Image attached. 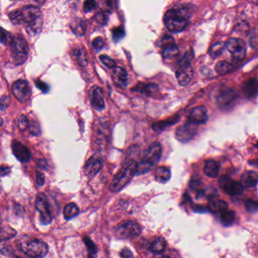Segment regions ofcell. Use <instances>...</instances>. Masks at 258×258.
Masks as SVG:
<instances>
[{"label": "cell", "mask_w": 258, "mask_h": 258, "mask_svg": "<svg viewBox=\"0 0 258 258\" xmlns=\"http://www.w3.org/2000/svg\"><path fill=\"white\" fill-rule=\"evenodd\" d=\"M220 214H221L220 220H221L223 226L228 227V226H232L233 224L235 218V214L233 211L227 209L220 213Z\"/></svg>", "instance_id": "obj_30"}, {"label": "cell", "mask_w": 258, "mask_h": 258, "mask_svg": "<svg viewBox=\"0 0 258 258\" xmlns=\"http://www.w3.org/2000/svg\"><path fill=\"white\" fill-rule=\"evenodd\" d=\"M12 91L15 97L22 102L25 103L29 99L31 96V90L28 82L24 80H19L13 84L12 87Z\"/></svg>", "instance_id": "obj_15"}, {"label": "cell", "mask_w": 258, "mask_h": 258, "mask_svg": "<svg viewBox=\"0 0 258 258\" xmlns=\"http://www.w3.org/2000/svg\"><path fill=\"white\" fill-rule=\"evenodd\" d=\"M226 47L235 59L240 61L245 58L246 44L241 39H229L226 43Z\"/></svg>", "instance_id": "obj_10"}, {"label": "cell", "mask_w": 258, "mask_h": 258, "mask_svg": "<svg viewBox=\"0 0 258 258\" xmlns=\"http://www.w3.org/2000/svg\"><path fill=\"white\" fill-rule=\"evenodd\" d=\"M90 102L92 106L98 111H102L105 108L103 90L97 86L92 87L90 91Z\"/></svg>", "instance_id": "obj_17"}, {"label": "cell", "mask_w": 258, "mask_h": 258, "mask_svg": "<svg viewBox=\"0 0 258 258\" xmlns=\"http://www.w3.org/2000/svg\"><path fill=\"white\" fill-rule=\"evenodd\" d=\"M246 210L249 213H256L258 211V202L253 199H247L245 202Z\"/></svg>", "instance_id": "obj_39"}, {"label": "cell", "mask_w": 258, "mask_h": 258, "mask_svg": "<svg viewBox=\"0 0 258 258\" xmlns=\"http://www.w3.org/2000/svg\"><path fill=\"white\" fill-rule=\"evenodd\" d=\"M11 1H14V0H11Z\"/></svg>", "instance_id": "obj_56"}, {"label": "cell", "mask_w": 258, "mask_h": 258, "mask_svg": "<svg viewBox=\"0 0 258 258\" xmlns=\"http://www.w3.org/2000/svg\"><path fill=\"white\" fill-rule=\"evenodd\" d=\"M16 235H17V232L16 229L10 226H4L1 230V240L7 241L14 238Z\"/></svg>", "instance_id": "obj_32"}, {"label": "cell", "mask_w": 258, "mask_h": 258, "mask_svg": "<svg viewBox=\"0 0 258 258\" xmlns=\"http://www.w3.org/2000/svg\"><path fill=\"white\" fill-rule=\"evenodd\" d=\"M19 248L30 257H43L49 252L47 244L37 238H26L21 239L18 243Z\"/></svg>", "instance_id": "obj_5"}, {"label": "cell", "mask_w": 258, "mask_h": 258, "mask_svg": "<svg viewBox=\"0 0 258 258\" xmlns=\"http://www.w3.org/2000/svg\"><path fill=\"white\" fill-rule=\"evenodd\" d=\"M120 256L123 258L133 257V256H134V253H132V251H131L129 248L125 247V248H123V250H121V252H120Z\"/></svg>", "instance_id": "obj_50"}, {"label": "cell", "mask_w": 258, "mask_h": 258, "mask_svg": "<svg viewBox=\"0 0 258 258\" xmlns=\"http://www.w3.org/2000/svg\"><path fill=\"white\" fill-rule=\"evenodd\" d=\"M111 79L116 87L125 89L128 85V74L123 68L115 67L111 72Z\"/></svg>", "instance_id": "obj_19"}, {"label": "cell", "mask_w": 258, "mask_h": 258, "mask_svg": "<svg viewBox=\"0 0 258 258\" xmlns=\"http://www.w3.org/2000/svg\"><path fill=\"white\" fill-rule=\"evenodd\" d=\"M11 171V168L9 166L2 165L1 166V175L2 176H6Z\"/></svg>", "instance_id": "obj_51"}, {"label": "cell", "mask_w": 258, "mask_h": 258, "mask_svg": "<svg viewBox=\"0 0 258 258\" xmlns=\"http://www.w3.org/2000/svg\"><path fill=\"white\" fill-rule=\"evenodd\" d=\"M208 119V110L205 107L199 106L191 109L188 114V121L195 124H203Z\"/></svg>", "instance_id": "obj_18"}, {"label": "cell", "mask_w": 258, "mask_h": 258, "mask_svg": "<svg viewBox=\"0 0 258 258\" xmlns=\"http://www.w3.org/2000/svg\"><path fill=\"white\" fill-rule=\"evenodd\" d=\"M191 52H187L176 69V76L180 86H186L192 80L194 72L191 66Z\"/></svg>", "instance_id": "obj_7"}, {"label": "cell", "mask_w": 258, "mask_h": 258, "mask_svg": "<svg viewBox=\"0 0 258 258\" xmlns=\"http://www.w3.org/2000/svg\"><path fill=\"white\" fill-rule=\"evenodd\" d=\"M84 242L87 245L90 256H95L97 253V247L94 242L88 236L84 237Z\"/></svg>", "instance_id": "obj_38"}, {"label": "cell", "mask_w": 258, "mask_h": 258, "mask_svg": "<svg viewBox=\"0 0 258 258\" xmlns=\"http://www.w3.org/2000/svg\"><path fill=\"white\" fill-rule=\"evenodd\" d=\"M171 173L170 169L166 167H159L156 169L155 173V178L160 183H166L170 180Z\"/></svg>", "instance_id": "obj_26"}, {"label": "cell", "mask_w": 258, "mask_h": 258, "mask_svg": "<svg viewBox=\"0 0 258 258\" xmlns=\"http://www.w3.org/2000/svg\"><path fill=\"white\" fill-rule=\"evenodd\" d=\"M190 12L185 7H176L168 10L164 18V24L173 33L184 31L189 24Z\"/></svg>", "instance_id": "obj_1"}, {"label": "cell", "mask_w": 258, "mask_h": 258, "mask_svg": "<svg viewBox=\"0 0 258 258\" xmlns=\"http://www.w3.org/2000/svg\"><path fill=\"white\" fill-rule=\"evenodd\" d=\"M161 155H162L161 145L158 142L152 143L146 149L143 158L138 164L137 174H144L149 172L152 167H155L159 162Z\"/></svg>", "instance_id": "obj_4"}, {"label": "cell", "mask_w": 258, "mask_h": 258, "mask_svg": "<svg viewBox=\"0 0 258 258\" xmlns=\"http://www.w3.org/2000/svg\"><path fill=\"white\" fill-rule=\"evenodd\" d=\"M219 184L221 189L230 196H239L242 193L244 188L241 182H237L226 176L220 179Z\"/></svg>", "instance_id": "obj_12"}, {"label": "cell", "mask_w": 258, "mask_h": 258, "mask_svg": "<svg viewBox=\"0 0 258 258\" xmlns=\"http://www.w3.org/2000/svg\"><path fill=\"white\" fill-rule=\"evenodd\" d=\"M241 182L246 188L255 186L258 183V173L251 170L244 172L241 176Z\"/></svg>", "instance_id": "obj_23"}, {"label": "cell", "mask_w": 258, "mask_h": 258, "mask_svg": "<svg viewBox=\"0 0 258 258\" xmlns=\"http://www.w3.org/2000/svg\"><path fill=\"white\" fill-rule=\"evenodd\" d=\"M167 243L164 238L158 237L149 244V249L154 253H161L165 250Z\"/></svg>", "instance_id": "obj_25"}, {"label": "cell", "mask_w": 258, "mask_h": 258, "mask_svg": "<svg viewBox=\"0 0 258 258\" xmlns=\"http://www.w3.org/2000/svg\"><path fill=\"white\" fill-rule=\"evenodd\" d=\"M12 46V53L16 66H21L27 61L29 55V47L26 40L21 37L16 36L13 39Z\"/></svg>", "instance_id": "obj_8"}, {"label": "cell", "mask_w": 258, "mask_h": 258, "mask_svg": "<svg viewBox=\"0 0 258 258\" xmlns=\"http://www.w3.org/2000/svg\"><path fill=\"white\" fill-rule=\"evenodd\" d=\"M115 1L116 0H107V3H108V7H111V8H113L115 5Z\"/></svg>", "instance_id": "obj_53"}, {"label": "cell", "mask_w": 258, "mask_h": 258, "mask_svg": "<svg viewBox=\"0 0 258 258\" xmlns=\"http://www.w3.org/2000/svg\"><path fill=\"white\" fill-rule=\"evenodd\" d=\"M232 64L226 61H221L216 66V72L220 75L228 73L232 69Z\"/></svg>", "instance_id": "obj_34"}, {"label": "cell", "mask_w": 258, "mask_h": 258, "mask_svg": "<svg viewBox=\"0 0 258 258\" xmlns=\"http://www.w3.org/2000/svg\"><path fill=\"white\" fill-rule=\"evenodd\" d=\"M79 212L80 209L78 205L75 203H70L64 207L63 214H64L66 220H70L73 219L74 217H76L79 214Z\"/></svg>", "instance_id": "obj_29"}, {"label": "cell", "mask_w": 258, "mask_h": 258, "mask_svg": "<svg viewBox=\"0 0 258 258\" xmlns=\"http://www.w3.org/2000/svg\"><path fill=\"white\" fill-rule=\"evenodd\" d=\"M100 60L106 66L108 69H113L116 67V62L112 58L106 55H102L100 56Z\"/></svg>", "instance_id": "obj_41"}, {"label": "cell", "mask_w": 258, "mask_h": 258, "mask_svg": "<svg viewBox=\"0 0 258 258\" xmlns=\"http://www.w3.org/2000/svg\"><path fill=\"white\" fill-rule=\"evenodd\" d=\"M35 206L40 214V220L43 225H48L52 223L54 218L52 205L49 198L44 193L37 195Z\"/></svg>", "instance_id": "obj_6"}, {"label": "cell", "mask_w": 258, "mask_h": 258, "mask_svg": "<svg viewBox=\"0 0 258 258\" xmlns=\"http://www.w3.org/2000/svg\"><path fill=\"white\" fill-rule=\"evenodd\" d=\"M112 35L114 41H119V40H121L123 36H124V31H123L121 27H119V28L113 30Z\"/></svg>", "instance_id": "obj_44"}, {"label": "cell", "mask_w": 258, "mask_h": 258, "mask_svg": "<svg viewBox=\"0 0 258 258\" xmlns=\"http://www.w3.org/2000/svg\"><path fill=\"white\" fill-rule=\"evenodd\" d=\"M46 182V177H45L44 173L42 172L37 171V184L39 187H42L44 185Z\"/></svg>", "instance_id": "obj_46"}, {"label": "cell", "mask_w": 258, "mask_h": 258, "mask_svg": "<svg viewBox=\"0 0 258 258\" xmlns=\"http://www.w3.org/2000/svg\"><path fill=\"white\" fill-rule=\"evenodd\" d=\"M38 166L41 169H46V161H43V160H39Z\"/></svg>", "instance_id": "obj_52"}, {"label": "cell", "mask_w": 258, "mask_h": 258, "mask_svg": "<svg viewBox=\"0 0 258 258\" xmlns=\"http://www.w3.org/2000/svg\"><path fill=\"white\" fill-rule=\"evenodd\" d=\"M142 228L137 222L128 220L116 226L114 234L120 239H131L140 236Z\"/></svg>", "instance_id": "obj_9"}, {"label": "cell", "mask_w": 258, "mask_h": 258, "mask_svg": "<svg viewBox=\"0 0 258 258\" xmlns=\"http://www.w3.org/2000/svg\"><path fill=\"white\" fill-rule=\"evenodd\" d=\"M102 167V161L100 158L93 157L87 161L85 165L86 173L90 177H93L96 176Z\"/></svg>", "instance_id": "obj_20"}, {"label": "cell", "mask_w": 258, "mask_h": 258, "mask_svg": "<svg viewBox=\"0 0 258 258\" xmlns=\"http://www.w3.org/2000/svg\"><path fill=\"white\" fill-rule=\"evenodd\" d=\"M71 29L78 37H83L86 33V23L82 19H76L71 25Z\"/></svg>", "instance_id": "obj_28"}, {"label": "cell", "mask_w": 258, "mask_h": 258, "mask_svg": "<svg viewBox=\"0 0 258 258\" xmlns=\"http://www.w3.org/2000/svg\"><path fill=\"white\" fill-rule=\"evenodd\" d=\"M36 86L41 90L43 93H46L48 91H49V87H48L47 84H45L44 82H42L40 81H37L36 82Z\"/></svg>", "instance_id": "obj_49"}, {"label": "cell", "mask_w": 258, "mask_h": 258, "mask_svg": "<svg viewBox=\"0 0 258 258\" xmlns=\"http://www.w3.org/2000/svg\"><path fill=\"white\" fill-rule=\"evenodd\" d=\"M30 120L26 115L23 114L19 118V127L22 131H25L28 129L29 126Z\"/></svg>", "instance_id": "obj_42"}, {"label": "cell", "mask_w": 258, "mask_h": 258, "mask_svg": "<svg viewBox=\"0 0 258 258\" xmlns=\"http://www.w3.org/2000/svg\"><path fill=\"white\" fill-rule=\"evenodd\" d=\"M225 47H226V44H224L223 43H215V44L211 48V49H210V55H211L212 58H217V57L220 56V55L223 54Z\"/></svg>", "instance_id": "obj_33"}, {"label": "cell", "mask_w": 258, "mask_h": 258, "mask_svg": "<svg viewBox=\"0 0 258 258\" xmlns=\"http://www.w3.org/2000/svg\"><path fill=\"white\" fill-rule=\"evenodd\" d=\"M77 60L78 64L81 67L85 68L88 66V59H87V52L84 49H79L76 52Z\"/></svg>", "instance_id": "obj_35"}, {"label": "cell", "mask_w": 258, "mask_h": 258, "mask_svg": "<svg viewBox=\"0 0 258 258\" xmlns=\"http://www.w3.org/2000/svg\"><path fill=\"white\" fill-rule=\"evenodd\" d=\"M138 163L134 158H127L117 174L113 178L110 185V190L112 192H117L123 189L133 179L137 172Z\"/></svg>", "instance_id": "obj_3"}, {"label": "cell", "mask_w": 258, "mask_h": 258, "mask_svg": "<svg viewBox=\"0 0 258 258\" xmlns=\"http://www.w3.org/2000/svg\"><path fill=\"white\" fill-rule=\"evenodd\" d=\"M96 22L102 25H106L108 22V16L105 13H99L96 16Z\"/></svg>", "instance_id": "obj_47"}, {"label": "cell", "mask_w": 258, "mask_h": 258, "mask_svg": "<svg viewBox=\"0 0 258 258\" xmlns=\"http://www.w3.org/2000/svg\"><path fill=\"white\" fill-rule=\"evenodd\" d=\"M237 94L232 89L224 88L220 90L217 96V103L223 109H229L232 108L236 102Z\"/></svg>", "instance_id": "obj_13"}, {"label": "cell", "mask_w": 258, "mask_h": 258, "mask_svg": "<svg viewBox=\"0 0 258 258\" xmlns=\"http://www.w3.org/2000/svg\"><path fill=\"white\" fill-rule=\"evenodd\" d=\"M242 89L248 99H253L258 95V81L254 78L247 80L243 84Z\"/></svg>", "instance_id": "obj_21"}, {"label": "cell", "mask_w": 258, "mask_h": 258, "mask_svg": "<svg viewBox=\"0 0 258 258\" xmlns=\"http://www.w3.org/2000/svg\"><path fill=\"white\" fill-rule=\"evenodd\" d=\"M22 15L25 29L30 37H37L43 30V16L37 7L27 6L22 9Z\"/></svg>", "instance_id": "obj_2"}, {"label": "cell", "mask_w": 258, "mask_h": 258, "mask_svg": "<svg viewBox=\"0 0 258 258\" xmlns=\"http://www.w3.org/2000/svg\"><path fill=\"white\" fill-rule=\"evenodd\" d=\"M28 129L30 130L31 134H32L33 136H35V137L40 135V133H41L40 124H39L37 121H35V120H31V121H30Z\"/></svg>", "instance_id": "obj_40"}, {"label": "cell", "mask_w": 258, "mask_h": 258, "mask_svg": "<svg viewBox=\"0 0 258 258\" xmlns=\"http://www.w3.org/2000/svg\"><path fill=\"white\" fill-rule=\"evenodd\" d=\"M196 125L188 121L179 126L176 131V138L181 143H188L197 134L198 128Z\"/></svg>", "instance_id": "obj_14"}, {"label": "cell", "mask_w": 258, "mask_h": 258, "mask_svg": "<svg viewBox=\"0 0 258 258\" xmlns=\"http://www.w3.org/2000/svg\"><path fill=\"white\" fill-rule=\"evenodd\" d=\"M10 103V99L9 96H4L1 99V111H4Z\"/></svg>", "instance_id": "obj_48"}, {"label": "cell", "mask_w": 258, "mask_h": 258, "mask_svg": "<svg viewBox=\"0 0 258 258\" xmlns=\"http://www.w3.org/2000/svg\"><path fill=\"white\" fill-rule=\"evenodd\" d=\"M92 45L96 50H101L104 47V40L102 37H96L92 42Z\"/></svg>", "instance_id": "obj_45"}, {"label": "cell", "mask_w": 258, "mask_h": 258, "mask_svg": "<svg viewBox=\"0 0 258 258\" xmlns=\"http://www.w3.org/2000/svg\"><path fill=\"white\" fill-rule=\"evenodd\" d=\"M132 91L135 93H140L146 96H153L158 92V87L155 84H137L135 87L132 88Z\"/></svg>", "instance_id": "obj_22"}, {"label": "cell", "mask_w": 258, "mask_h": 258, "mask_svg": "<svg viewBox=\"0 0 258 258\" xmlns=\"http://www.w3.org/2000/svg\"><path fill=\"white\" fill-rule=\"evenodd\" d=\"M220 164L215 161H207L205 163V167H204V173L208 177L214 178L218 176L219 173H220Z\"/></svg>", "instance_id": "obj_24"}, {"label": "cell", "mask_w": 258, "mask_h": 258, "mask_svg": "<svg viewBox=\"0 0 258 258\" xmlns=\"http://www.w3.org/2000/svg\"><path fill=\"white\" fill-rule=\"evenodd\" d=\"M10 20L15 25H19L23 23V19H22V11L20 10H13V12L9 15Z\"/></svg>", "instance_id": "obj_36"}, {"label": "cell", "mask_w": 258, "mask_h": 258, "mask_svg": "<svg viewBox=\"0 0 258 258\" xmlns=\"http://www.w3.org/2000/svg\"><path fill=\"white\" fill-rule=\"evenodd\" d=\"M250 164H252V165L258 167V159L255 160V161H251V162H250Z\"/></svg>", "instance_id": "obj_54"}, {"label": "cell", "mask_w": 258, "mask_h": 258, "mask_svg": "<svg viewBox=\"0 0 258 258\" xmlns=\"http://www.w3.org/2000/svg\"><path fill=\"white\" fill-rule=\"evenodd\" d=\"M97 3L95 0H86L84 4V10L86 13H90L96 9Z\"/></svg>", "instance_id": "obj_43"}, {"label": "cell", "mask_w": 258, "mask_h": 258, "mask_svg": "<svg viewBox=\"0 0 258 258\" xmlns=\"http://www.w3.org/2000/svg\"><path fill=\"white\" fill-rule=\"evenodd\" d=\"M178 118H179L178 116H174V117H172V118L167 119V120H163V121L157 122V123H155L152 125V128L156 131H163V130L165 129L167 126H170V125L176 123L177 120H179Z\"/></svg>", "instance_id": "obj_31"}, {"label": "cell", "mask_w": 258, "mask_h": 258, "mask_svg": "<svg viewBox=\"0 0 258 258\" xmlns=\"http://www.w3.org/2000/svg\"><path fill=\"white\" fill-rule=\"evenodd\" d=\"M36 2L40 3V4H43L45 2V0H36Z\"/></svg>", "instance_id": "obj_55"}, {"label": "cell", "mask_w": 258, "mask_h": 258, "mask_svg": "<svg viewBox=\"0 0 258 258\" xmlns=\"http://www.w3.org/2000/svg\"><path fill=\"white\" fill-rule=\"evenodd\" d=\"M161 55L165 60H172L179 55V50L173 37L165 36L161 41Z\"/></svg>", "instance_id": "obj_11"}, {"label": "cell", "mask_w": 258, "mask_h": 258, "mask_svg": "<svg viewBox=\"0 0 258 258\" xmlns=\"http://www.w3.org/2000/svg\"><path fill=\"white\" fill-rule=\"evenodd\" d=\"M208 208L213 213H222L228 209V205L224 201L213 199L208 203Z\"/></svg>", "instance_id": "obj_27"}, {"label": "cell", "mask_w": 258, "mask_h": 258, "mask_svg": "<svg viewBox=\"0 0 258 258\" xmlns=\"http://www.w3.org/2000/svg\"><path fill=\"white\" fill-rule=\"evenodd\" d=\"M13 39H14V37L12 36L10 32L5 31L4 28L1 29V43L3 45L6 46H11Z\"/></svg>", "instance_id": "obj_37"}, {"label": "cell", "mask_w": 258, "mask_h": 258, "mask_svg": "<svg viewBox=\"0 0 258 258\" xmlns=\"http://www.w3.org/2000/svg\"><path fill=\"white\" fill-rule=\"evenodd\" d=\"M12 149L16 158L22 163H28L31 159V153L29 149L18 140H13Z\"/></svg>", "instance_id": "obj_16"}]
</instances>
